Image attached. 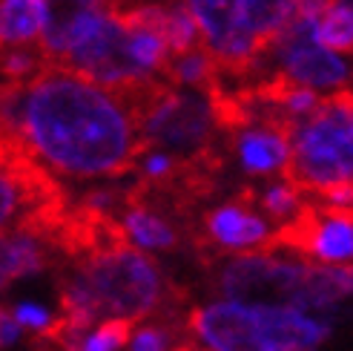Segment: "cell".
<instances>
[{
	"label": "cell",
	"mask_w": 353,
	"mask_h": 351,
	"mask_svg": "<svg viewBox=\"0 0 353 351\" xmlns=\"http://www.w3.org/2000/svg\"><path fill=\"white\" fill-rule=\"evenodd\" d=\"M6 127L34 162L69 179H118L147 150L118 93L49 64L23 84Z\"/></svg>",
	"instance_id": "cell-1"
},
{
	"label": "cell",
	"mask_w": 353,
	"mask_h": 351,
	"mask_svg": "<svg viewBox=\"0 0 353 351\" xmlns=\"http://www.w3.org/2000/svg\"><path fill=\"white\" fill-rule=\"evenodd\" d=\"M58 288L75 305L92 311L95 320L123 317L138 323L184 303V294L164 283L155 259L127 236L58 259Z\"/></svg>",
	"instance_id": "cell-2"
},
{
	"label": "cell",
	"mask_w": 353,
	"mask_h": 351,
	"mask_svg": "<svg viewBox=\"0 0 353 351\" xmlns=\"http://www.w3.org/2000/svg\"><path fill=\"white\" fill-rule=\"evenodd\" d=\"M210 285L221 296L247 305H290L299 311H327L353 296V268L307 265L276 259L270 251L201 254Z\"/></svg>",
	"instance_id": "cell-3"
},
{
	"label": "cell",
	"mask_w": 353,
	"mask_h": 351,
	"mask_svg": "<svg viewBox=\"0 0 353 351\" xmlns=\"http://www.w3.org/2000/svg\"><path fill=\"white\" fill-rule=\"evenodd\" d=\"M66 210V190L29 153L21 150L0 162V234L9 227H26L55 242Z\"/></svg>",
	"instance_id": "cell-4"
},
{
	"label": "cell",
	"mask_w": 353,
	"mask_h": 351,
	"mask_svg": "<svg viewBox=\"0 0 353 351\" xmlns=\"http://www.w3.org/2000/svg\"><path fill=\"white\" fill-rule=\"evenodd\" d=\"M49 66L69 69V73H75L112 93H121L127 86L150 78L132 58L130 29L123 23L121 9L103 15L58 64H49Z\"/></svg>",
	"instance_id": "cell-5"
},
{
	"label": "cell",
	"mask_w": 353,
	"mask_h": 351,
	"mask_svg": "<svg viewBox=\"0 0 353 351\" xmlns=\"http://www.w3.org/2000/svg\"><path fill=\"white\" fill-rule=\"evenodd\" d=\"M181 3L192 15L201 32L204 49L216 61L221 75L244 78L256 73L261 55L244 23L241 0H181Z\"/></svg>",
	"instance_id": "cell-6"
},
{
	"label": "cell",
	"mask_w": 353,
	"mask_h": 351,
	"mask_svg": "<svg viewBox=\"0 0 353 351\" xmlns=\"http://www.w3.org/2000/svg\"><path fill=\"white\" fill-rule=\"evenodd\" d=\"M313 21L316 17H293L281 29L279 38L268 46L264 55H273L285 75L296 84H305L310 90H339L353 78V69L325 46L313 41Z\"/></svg>",
	"instance_id": "cell-7"
},
{
	"label": "cell",
	"mask_w": 353,
	"mask_h": 351,
	"mask_svg": "<svg viewBox=\"0 0 353 351\" xmlns=\"http://www.w3.org/2000/svg\"><path fill=\"white\" fill-rule=\"evenodd\" d=\"M184 334L199 351H264L259 305L236 300L192 305L184 311Z\"/></svg>",
	"instance_id": "cell-8"
},
{
	"label": "cell",
	"mask_w": 353,
	"mask_h": 351,
	"mask_svg": "<svg viewBox=\"0 0 353 351\" xmlns=\"http://www.w3.org/2000/svg\"><path fill=\"white\" fill-rule=\"evenodd\" d=\"M259 196L244 187L233 202L207 210L201 219V231H196L192 245L201 254H233V251H256L270 239V225L256 214Z\"/></svg>",
	"instance_id": "cell-9"
},
{
	"label": "cell",
	"mask_w": 353,
	"mask_h": 351,
	"mask_svg": "<svg viewBox=\"0 0 353 351\" xmlns=\"http://www.w3.org/2000/svg\"><path fill=\"white\" fill-rule=\"evenodd\" d=\"M132 6V0H46V26L38 38V55L58 64L103 15Z\"/></svg>",
	"instance_id": "cell-10"
},
{
	"label": "cell",
	"mask_w": 353,
	"mask_h": 351,
	"mask_svg": "<svg viewBox=\"0 0 353 351\" xmlns=\"http://www.w3.org/2000/svg\"><path fill=\"white\" fill-rule=\"evenodd\" d=\"M123 236H127L138 248H150V251H179L184 239H192V231L179 219H172L161 210H155L147 202H138L127 196L123 190V207L121 216H115Z\"/></svg>",
	"instance_id": "cell-11"
},
{
	"label": "cell",
	"mask_w": 353,
	"mask_h": 351,
	"mask_svg": "<svg viewBox=\"0 0 353 351\" xmlns=\"http://www.w3.org/2000/svg\"><path fill=\"white\" fill-rule=\"evenodd\" d=\"M236 159L247 176H273L281 173L290 155V135L270 124H250L230 135Z\"/></svg>",
	"instance_id": "cell-12"
},
{
	"label": "cell",
	"mask_w": 353,
	"mask_h": 351,
	"mask_svg": "<svg viewBox=\"0 0 353 351\" xmlns=\"http://www.w3.org/2000/svg\"><path fill=\"white\" fill-rule=\"evenodd\" d=\"M58 262V251L41 234L26 227H9L0 234V288L26 274H38Z\"/></svg>",
	"instance_id": "cell-13"
},
{
	"label": "cell",
	"mask_w": 353,
	"mask_h": 351,
	"mask_svg": "<svg viewBox=\"0 0 353 351\" xmlns=\"http://www.w3.org/2000/svg\"><path fill=\"white\" fill-rule=\"evenodd\" d=\"M46 26V0H0V49L38 44Z\"/></svg>",
	"instance_id": "cell-14"
},
{
	"label": "cell",
	"mask_w": 353,
	"mask_h": 351,
	"mask_svg": "<svg viewBox=\"0 0 353 351\" xmlns=\"http://www.w3.org/2000/svg\"><path fill=\"white\" fill-rule=\"evenodd\" d=\"M241 3H244V23L259 46V55L264 58L268 46L296 17V0H241Z\"/></svg>",
	"instance_id": "cell-15"
},
{
	"label": "cell",
	"mask_w": 353,
	"mask_h": 351,
	"mask_svg": "<svg viewBox=\"0 0 353 351\" xmlns=\"http://www.w3.org/2000/svg\"><path fill=\"white\" fill-rule=\"evenodd\" d=\"M313 41L330 52H353V12L330 3L313 21Z\"/></svg>",
	"instance_id": "cell-16"
},
{
	"label": "cell",
	"mask_w": 353,
	"mask_h": 351,
	"mask_svg": "<svg viewBox=\"0 0 353 351\" xmlns=\"http://www.w3.org/2000/svg\"><path fill=\"white\" fill-rule=\"evenodd\" d=\"M164 32H167V44H170L172 58H181L187 52H196L204 46L201 32L184 3L164 6Z\"/></svg>",
	"instance_id": "cell-17"
},
{
	"label": "cell",
	"mask_w": 353,
	"mask_h": 351,
	"mask_svg": "<svg viewBox=\"0 0 353 351\" xmlns=\"http://www.w3.org/2000/svg\"><path fill=\"white\" fill-rule=\"evenodd\" d=\"M132 320L123 317H107L98 328H90L83 334L78 351H118L132 340Z\"/></svg>",
	"instance_id": "cell-18"
},
{
	"label": "cell",
	"mask_w": 353,
	"mask_h": 351,
	"mask_svg": "<svg viewBox=\"0 0 353 351\" xmlns=\"http://www.w3.org/2000/svg\"><path fill=\"white\" fill-rule=\"evenodd\" d=\"M259 202H261L264 210H268V216L281 225V222H288V219H293L299 214V207L305 205V193L285 179V182L270 184L268 190L261 193Z\"/></svg>",
	"instance_id": "cell-19"
},
{
	"label": "cell",
	"mask_w": 353,
	"mask_h": 351,
	"mask_svg": "<svg viewBox=\"0 0 353 351\" xmlns=\"http://www.w3.org/2000/svg\"><path fill=\"white\" fill-rule=\"evenodd\" d=\"M12 314H14L17 323H21L23 328H29V331H34V334H41V331L49 328V323H52V314L41 305H34V303H21Z\"/></svg>",
	"instance_id": "cell-20"
},
{
	"label": "cell",
	"mask_w": 353,
	"mask_h": 351,
	"mask_svg": "<svg viewBox=\"0 0 353 351\" xmlns=\"http://www.w3.org/2000/svg\"><path fill=\"white\" fill-rule=\"evenodd\" d=\"M21 331H23V325L14 320L12 311H0V348L21 340Z\"/></svg>",
	"instance_id": "cell-21"
},
{
	"label": "cell",
	"mask_w": 353,
	"mask_h": 351,
	"mask_svg": "<svg viewBox=\"0 0 353 351\" xmlns=\"http://www.w3.org/2000/svg\"><path fill=\"white\" fill-rule=\"evenodd\" d=\"M29 153L26 147H23V142L17 138L6 124H3V118H0V162L3 159H9V155H14V153Z\"/></svg>",
	"instance_id": "cell-22"
},
{
	"label": "cell",
	"mask_w": 353,
	"mask_h": 351,
	"mask_svg": "<svg viewBox=\"0 0 353 351\" xmlns=\"http://www.w3.org/2000/svg\"><path fill=\"white\" fill-rule=\"evenodd\" d=\"M327 98L350 118V127H353V90H347V86H339V90H333Z\"/></svg>",
	"instance_id": "cell-23"
},
{
	"label": "cell",
	"mask_w": 353,
	"mask_h": 351,
	"mask_svg": "<svg viewBox=\"0 0 353 351\" xmlns=\"http://www.w3.org/2000/svg\"><path fill=\"white\" fill-rule=\"evenodd\" d=\"M333 3H339V6H345L347 12H353V0H333Z\"/></svg>",
	"instance_id": "cell-24"
}]
</instances>
